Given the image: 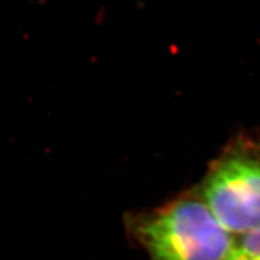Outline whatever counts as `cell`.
Wrapping results in <instances>:
<instances>
[{"instance_id": "277c9868", "label": "cell", "mask_w": 260, "mask_h": 260, "mask_svg": "<svg viewBox=\"0 0 260 260\" xmlns=\"http://www.w3.org/2000/svg\"><path fill=\"white\" fill-rule=\"evenodd\" d=\"M253 140V143H254V146H255V150H256V152H257V154H258V156H259V158H260V138L259 139H257V140H254V139H251Z\"/></svg>"}, {"instance_id": "3957f363", "label": "cell", "mask_w": 260, "mask_h": 260, "mask_svg": "<svg viewBox=\"0 0 260 260\" xmlns=\"http://www.w3.org/2000/svg\"><path fill=\"white\" fill-rule=\"evenodd\" d=\"M222 260H260V226L234 237Z\"/></svg>"}, {"instance_id": "6da1fadb", "label": "cell", "mask_w": 260, "mask_h": 260, "mask_svg": "<svg viewBox=\"0 0 260 260\" xmlns=\"http://www.w3.org/2000/svg\"><path fill=\"white\" fill-rule=\"evenodd\" d=\"M125 225L149 260H222L234 239L195 189L160 207L130 213Z\"/></svg>"}, {"instance_id": "7a4b0ae2", "label": "cell", "mask_w": 260, "mask_h": 260, "mask_svg": "<svg viewBox=\"0 0 260 260\" xmlns=\"http://www.w3.org/2000/svg\"><path fill=\"white\" fill-rule=\"evenodd\" d=\"M195 190L233 237L260 226V158L253 140L228 145Z\"/></svg>"}]
</instances>
